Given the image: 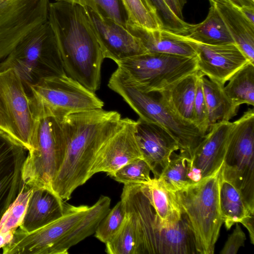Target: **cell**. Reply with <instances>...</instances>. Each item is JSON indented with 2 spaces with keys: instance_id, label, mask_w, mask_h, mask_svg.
<instances>
[{
  "instance_id": "6",
  "label": "cell",
  "mask_w": 254,
  "mask_h": 254,
  "mask_svg": "<svg viewBox=\"0 0 254 254\" xmlns=\"http://www.w3.org/2000/svg\"><path fill=\"white\" fill-rule=\"evenodd\" d=\"M23 169L25 184L31 188L52 190L53 181L63 162L66 140L62 120L53 116L36 119Z\"/></svg>"
},
{
  "instance_id": "8",
  "label": "cell",
  "mask_w": 254,
  "mask_h": 254,
  "mask_svg": "<svg viewBox=\"0 0 254 254\" xmlns=\"http://www.w3.org/2000/svg\"><path fill=\"white\" fill-rule=\"evenodd\" d=\"M28 95L36 119L53 116L62 120L71 114L104 106L95 92L66 74L45 78L30 85Z\"/></svg>"
},
{
  "instance_id": "3",
  "label": "cell",
  "mask_w": 254,
  "mask_h": 254,
  "mask_svg": "<svg viewBox=\"0 0 254 254\" xmlns=\"http://www.w3.org/2000/svg\"><path fill=\"white\" fill-rule=\"evenodd\" d=\"M12 68L28 94L29 86L47 77L65 74L57 39L47 20L18 43L0 62V70Z\"/></svg>"
},
{
  "instance_id": "20",
  "label": "cell",
  "mask_w": 254,
  "mask_h": 254,
  "mask_svg": "<svg viewBox=\"0 0 254 254\" xmlns=\"http://www.w3.org/2000/svg\"><path fill=\"white\" fill-rule=\"evenodd\" d=\"M66 203L53 190L32 188L19 228L26 232L40 229L60 217Z\"/></svg>"
},
{
  "instance_id": "37",
  "label": "cell",
  "mask_w": 254,
  "mask_h": 254,
  "mask_svg": "<svg viewBox=\"0 0 254 254\" xmlns=\"http://www.w3.org/2000/svg\"><path fill=\"white\" fill-rule=\"evenodd\" d=\"M157 10L163 25V29L183 35L190 24L178 17L172 11L165 0H150Z\"/></svg>"
},
{
  "instance_id": "31",
  "label": "cell",
  "mask_w": 254,
  "mask_h": 254,
  "mask_svg": "<svg viewBox=\"0 0 254 254\" xmlns=\"http://www.w3.org/2000/svg\"><path fill=\"white\" fill-rule=\"evenodd\" d=\"M190 163V155L180 151L178 154L172 155L158 178L170 190L174 192L181 190L192 184L188 178Z\"/></svg>"
},
{
  "instance_id": "27",
  "label": "cell",
  "mask_w": 254,
  "mask_h": 254,
  "mask_svg": "<svg viewBox=\"0 0 254 254\" xmlns=\"http://www.w3.org/2000/svg\"><path fill=\"white\" fill-rule=\"evenodd\" d=\"M194 42L209 45L235 43L215 4H211L206 18L190 24L182 35Z\"/></svg>"
},
{
  "instance_id": "35",
  "label": "cell",
  "mask_w": 254,
  "mask_h": 254,
  "mask_svg": "<svg viewBox=\"0 0 254 254\" xmlns=\"http://www.w3.org/2000/svg\"><path fill=\"white\" fill-rule=\"evenodd\" d=\"M152 169L143 159L134 160L119 169L112 177L124 185L128 184H144L151 180Z\"/></svg>"
},
{
  "instance_id": "26",
  "label": "cell",
  "mask_w": 254,
  "mask_h": 254,
  "mask_svg": "<svg viewBox=\"0 0 254 254\" xmlns=\"http://www.w3.org/2000/svg\"><path fill=\"white\" fill-rule=\"evenodd\" d=\"M199 71L182 78L165 90L160 97L180 117L193 123V107Z\"/></svg>"
},
{
  "instance_id": "42",
  "label": "cell",
  "mask_w": 254,
  "mask_h": 254,
  "mask_svg": "<svg viewBox=\"0 0 254 254\" xmlns=\"http://www.w3.org/2000/svg\"><path fill=\"white\" fill-rule=\"evenodd\" d=\"M240 9L246 17L254 24V6H243Z\"/></svg>"
},
{
  "instance_id": "33",
  "label": "cell",
  "mask_w": 254,
  "mask_h": 254,
  "mask_svg": "<svg viewBox=\"0 0 254 254\" xmlns=\"http://www.w3.org/2000/svg\"><path fill=\"white\" fill-rule=\"evenodd\" d=\"M32 188L25 184L16 200L0 220V234H14L24 217Z\"/></svg>"
},
{
  "instance_id": "15",
  "label": "cell",
  "mask_w": 254,
  "mask_h": 254,
  "mask_svg": "<svg viewBox=\"0 0 254 254\" xmlns=\"http://www.w3.org/2000/svg\"><path fill=\"white\" fill-rule=\"evenodd\" d=\"M27 151L0 129V220L25 185L23 169Z\"/></svg>"
},
{
  "instance_id": "4",
  "label": "cell",
  "mask_w": 254,
  "mask_h": 254,
  "mask_svg": "<svg viewBox=\"0 0 254 254\" xmlns=\"http://www.w3.org/2000/svg\"><path fill=\"white\" fill-rule=\"evenodd\" d=\"M222 167L212 175L175 192L193 232L197 254L214 253L223 223L219 198Z\"/></svg>"
},
{
  "instance_id": "32",
  "label": "cell",
  "mask_w": 254,
  "mask_h": 254,
  "mask_svg": "<svg viewBox=\"0 0 254 254\" xmlns=\"http://www.w3.org/2000/svg\"><path fill=\"white\" fill-rule=\"evenodd\" d=\"M105 244V252L108 254H138V233L131 214L126 212L121 227Z\"/></svg>"
},
{
  "instance_id": "41",
  "label": "cell",
  "mask_w": 254,
  "mask_h": 254,
  "mask_svg": "<svg viewBox=\"0 0 254 254\" xmlns=\"http://www.w3.org/2000/svg\"><path fill=\"white\" fill-rule=\"evenodd\" d=\"M254 214H252L243 220L241 223L247 229L250 235L251 242L252 244H254Z\"/></svg>"
},
{
  "instance_id": "34",
  "label": "cell",
  "mask_w": 254,
  "mask_h": 254,
  "mask_svg": "<svg viewBox=\"0 0 254 254\" xmlns=\"http://www.w3.org/2000/svg\"><path fill=\"white\" fill-rule=\"evenodd\" d=\"M77 4L110 18L126 27L127 15L120 0H55Z\"/></svg>"
},
{
  "instance_id": "28",
  "label": "cell",
  "mask_w": 254,
  "mask_h": 254,
  "mask_svg": "<svg viewBox=\"0 0 254 254\" xmlns=\"http://www.w3.org/2000/svg\"><path fill=\"white\" fill-rule=\"evenodd\" d=\"M201 82L207 108L209 128L216 124L228 122L236 116L239 107L226 95L224 85L203 75Z\"/></svg>"
},
{
  "instance_id": "43",
  "label": "cell",
  "mask_w": 254,
  "mask_h": 254,
  "mask_svg": "<svg viewBox=\"0 0 254 254\" xmlns=\"http://www.w3.org/2000/svg\"><path fill=\"white\" fill-rule=\"evenodd\" d=\"M233 5L240 8L243 6H254V0H230Z\"/></svg>"
},
{
  "instance_id": "12",
  "label": "cell",
  "mask_w": 254,
  "mask_h": 254,
  "mask_svg": "<svg viewBox=\"0 0 254 254\" xmlns=\"http://www.w3.org/2000/svg\"><path fill=\"white\" fill-rule=\"evenodd\" d=\"M90 206L66 203L63 214L31 232L18 228L11 241L2 248L4 254H51L56 245L86 215Z\"/></svg>"
},
{
  "instance_id": "11",
  "label": "cell",
  "mask_w": 254,
  "mask_h": 254,
  "mask_svg": "<svg viewBox=\"0 0 254 254\" xmlns=\"http://www.w3.org/2000/svg\"><path fill=\"white\" fill-rule=\"evenodd\" d=\"M49 0H0V62L21 39L48 20Z\"/></svg>"
},
{
  "instance_id": "19",
  "label": "cell",
  "mask_w": 254,
  "mask_h": 254,
  "mask_svg": "<svg viewBox=\"0 0 254 254\" xmlns=\"http://www.w3.org/2000/svg\"><path fill=\"white\" fill-rule=\"evenodd\" d=\"M134 134L143 158L150 166L154 177L158 178L156 168H164L173 153L180 150L178 142L160 126L140 118L136 121Z\"/></svg>"
},
{
  "instance_id": "14",
  "label": "cell",
  "mask_w": 254,
  "mask_h": 254,
  "mask_svg": "<svg viewBox=\"0 0 254 254\" xmlns=\"http://www.w3.org/2000/svg\"><path fill=\"white\" fill-rule=\"evenodd\" d=\"M135 125L134 120L122 119L119 128L97 153L90 171V178L99 172L112 177L124 165L143 158L135 137Z\"/></svg>"
},
{
  "instance_id": "29",
  "label": "cell",
  "mask_w": 254,
  "mask_h": 254,
  "mask_svg": "<svg viewBox=\"0 0 254 254\" xmlns=\"http://www.w3.org/2000/svg\"><path fill=\"white\" fill-rule=\"evenodd\" d=\"M224 91L237 107L243 104L254 105V64L248 62L229 79Z\"/></svg>"
},
{
  "instance_id": "10",
  "label": "cell",
  "mask_w": 254,
  "mask_h": 254,
  "mask_svg": "<svg viewBox=\"0 0 254 254\" xmlns=\"http://www.w3.org/2000/svg\"><path fill=\"white\" fill-rule=\"evenodd\" d=\"M36 121L19 76L12 68L0 70V129L28 151Z\"/></svg>"
},
{
  "instance_id": "24",
  "label": "cell",
  "mask_w": 254,
  "mask_h": 254,
  "mask_svg": "<svg viewBox=\"0 0 254 254\" xmlns=\"http://www.w3.org/2000/svg\"><path fill=\"white\" fill-rule=\"evenodd\" d=\"M215 5L235 44L248 61L254 64V24L233 4Z\"/></svg>"
},
{
  "instance_id": "16",
  "label": "cell",
  "mask_w": 254,
  "mask_h": 254,
  "mask_svg": "<svg viewBox=\"0 0 254 254\" xmlns=\"http://www.w3.org/2000/svg\"><path fill=\"white\" fill-rule=\"evenodd\" d=\"M189 40L196 54L198 71L222 85L249 62L235 43L209 45Z\"/></svg>"
},
{
  "instance_id": "30",
  "label": "cell",
  "mask_w": 254,
  "mask_h": 254,
  "mask_svg": "<svg viewBox=\"0 0 254 254\" xmlns=\"http://www.w3.org/2000/svg\"><path fill=\"white\" fill-rule=\"evenodd\" d=\"M127 15L126 24L147 30L163 29L162 22L150 0H120Z\"/></svg>"
},
{
  "instance_id": "21",
  "label": "cell",
  "mask_w": 254,
  "mask_h": 254,
  "mask_svg": "<svg viewBox=\"0 0 254 254\" xmlns=\"http://www.w3.org/2000/svg\"><path fill=\"white\" fill-rule=\"evenodd\" d=\"M126 28L137 37L148 53H163L184 57L196 55L189 40L184 36L162 29L147 30L132 25Z\"/></svg>"
},
{
  "instance_id": "40",
  "label": "cell",
  "mask_w": 254,
  "mask_h": 254,
  "mask_svg": "<svg viewBox=\"0 0 254 254\" xmlns=\"http://www.w3.org/2000/svg\"><path fill=\"white\" fill-rule=\"evenodd\" d=\"M168 5L175 14L182 20H184L183 9L187 3V0H165Z\"/></svg>"
},
{
  "instance_id": "17",
  "label": "cell",
  "mask_w": 254,
  "mask_h": 254,
  "mask_svg": "<svg viewBox=\"0 0 254 254\" xmlns=\"http://www.w3.org/2000/svg\"><path fill=\"white\" fill-rule=\"evenodd\" d=\"M233 125L230 121L213 125L195 147L190 157L188 173L191 183L212 175L222 166Z\"/></svg>"
},
{
  "instance_id": "45",
  "label": "cell",
  "mask_w": 254,
  "mask_h": 254,
  "mask_svg": "<svg viewBox=\"0 0 254 254\" xmlns=\"http://www.w3.org/2000/svg\"><path fill=\"white\" fill-rule=\"evenodd\" d=\"M211 4H219L223 5L232 4L230 0H209Z\"/></svg>"
},
{
  "instance_id": "18",
  "label": "cell",
  "mask_w": 254,
  "mask_h": 254,
  "mask_svg": "<svg viewBox=\"0 0 254 254\" xmlns=\"http://www.w3.org/2000/svg\"><path fill=\"white\" fill-rule=\"evenodd\" d=\"M87 8L99 37L105 58L111 59L117 63L148 53L139 39L125 27L110 18Z\"/></svg>"
},
{
  "instance_id": "1",
  "label": "cell",
  "mask_w": 254,
  "mask_h": 254,
  "mask_svg": "<svg viewBox=\"0 0 254 254\" xmlns=\"http://www.w3.org/2000/svg\"><path fill=\"white\" fill-rule=\"evenodd\" d=\"M122 119L117 111L100 109L72 113L62 120L66 149L52 190L64 201L90 179L97 153L119 128Z\"/></svg>"
},
{
  "instance_id": "23",
  "label": "cell",
  "mask_w": 254,
  "mask_h": 254,
  "mask_svg": "<svg viewBox=\"0 0 254 254\" xmlns=\"http://www.w3.org/2000/svg\"><path fill=\"white\" fill-rule=\"evenodd\" d=\"M110 204L109 197L101 195L90 206L83 218L56 245L51 254H67L71 247L95 233L98 225L109 211Z\"/></svg>"
},
{
  "instance_id": "38",
  "label": "cell",
  "mask_w": 254,
  "mask_h": 254,
  "mask_svg": "<svg viewBox=\"0 0 254 254\" xmlns=\"http://www.w3.org/2000/svg\"><path fill=\"white\" fill-rule=\"evenodd\" d=\"M199 72L193 107V124L203 133L206 134L209 129L207 106L203 94L201 76Z\"/></svg>"
},
{
  "instance_id": "36",
  "label": "cell",
  "mask_w": 254,
  "mask_h": 254,
  "mask_svg": "<svg viewBox=\"0 0 254 254\" xmlns=\"http://www.w3.org/2000/svg\"><path fill=\"white\" fill-rule=\"evenodd\" d=\"M126 215L124 206L120 200L101 220L95 232V237L101 242L107 243L119 230Z\"/></svg>"
},
{
  "instance_id": "22",
  "label": "cell",
  "mask_w": 254,
  "mask_h": 254,
  "mask_svg": "<svg viewBox=\"0 0 254 254\" xmlns=\"http://www.w3.org/2000/svg\"><path fill=\"white\" fill-rule=\"evenodd\" d=\"M141 189L152 206L163 227H171L182 218L183 212L175 192L170 190L158 178L154 177Z\"/></svg>"
},
{
  "instance_id": "9",
  "label": "cell",
  "mask_w": 254,
  "mask_h": 254,
  "mask_svg": "<svg viewBox=\"0 0 254 254\" xmlns=\"http://www.w3.org/2000/svg\"><path fill=\"white\" fill-rule=\"evenodd\" d=\"M233 125L228 137L221 174L254 208V111L249 109Z\"/></svg>"
},
{
  "instance_id": "13",
  "label": "cell",
  "mask_w": 254,
  "mask_h": 254,
  "mask_svg": "<svg viewBox=\"0 0 254 254\" xmlns=\"http://www.w3.org/2000/svg\"><path fill=\"white\" fill-rule=\"evenodd\" d=\"M121 200L126 211L135 222L139 236L138 254H159L166 229L160 224L141 184H125Z\"/></svg>"
},
{
  "instance_id": "5",
  "label": "cell",
  "mask_w": 254,
  "mask_h": 254,
  "mask_svg": "<svg viewBox=\"0 0 254 254\" xmlns=\"http://www.w3.org/2000/svg\"><path fill=\"white\" fill-rule=\"evenodd\" d=\"M108 87L119 94L139 118L158 124L177 141L180 151L190 157L205 134L192 123L178 115L158 93L145 92L130 85L115 70L111 76Z\"/></svg>"
},
{
  "instance_id": "7",
  "label": "cell",
  "mask_w": 254,
  "mask_h": 254,
  "mask_svg": "<svg viewBox=\"0 0 254 254\" xmlns=\"http://www.w3.org/2000/svg\"><path fill=\"white\" fill-rule=\"evenodd\" d=\"M116 71L130 85L145 92L160 93L198 71L196 55L184 57L145 53L116 63Z\"/></svg>"
},
{
  "instance_id": "44",
  "label": "cell",
  "mask_w": 254,
  "mask_h": 254,
  "mask_svg": "<svg viewBox=\"0 0 254 254\" xmlns=\"http://www.w3.org/2000/svg\"><path fill=\"white\" fill-rule=\"evenodd\" d=\"M13 236L12 234H0V249L8 244Z\"/></svg>"
},
{
  "instance_id": "2",
  "label": "cell",
  "mask_w": 254,
  "mask_h": 254,
  "mask_svg": "<svg viewBox=\"0 0 254 254\" xmlns=\"http://www.w3.org/2000/svg\"><path fill=\"white\" fill-rule=\"evenodd\" d=\"M48 20L55 33L65 74L95 92L100 86L105 58L87 8L56 1L49 3Z\"/></svg>"
},
{
  "instance_id": "25",
  "label": "cell",
  "mask_w": 254,
  "mask_h": 254,
  "mask_svg": "<svg viewBox=\"0 0 254 254\" xmlns=\"http://www.w3.org/2000/svg\"><path fill=\"white\" fill-rule=\"evenodd\" d=\"M219 198L222 219L227 230L234 224L241 223L247 217L254 214V208L249 205L241 191L223 178L221 170Z\"/></svg>"
},
{
  "instance_id": "39",
  "label": "cell",
  "mask_w": 254,
  "mask_h": 254,
  "mask_svg": "<svg viewBox=\"0 0 254 254\" xmlns=\"http://www.w3.org/2000/svg\"><path fill=\"white\" fill-rule=\"evenodd\" d=\"M246 240V235L239 223H236L234 231L228 237L220 253L221 254H237L239 249L244 246Z\"/></svg>"
}]
</instances>
